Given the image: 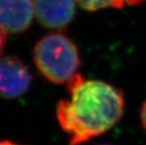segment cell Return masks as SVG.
Here are the masks:
<instances>
[{"mask_svg":"<svg viewBox=\"0 0 146 145\" xmlns=\"http://www.w3.org/2000/svg\"><path fill=\"white\" fill-rule=\"evenodd\" d=\"M33 60L40 73L54 84H66L77 73L80 65L78 49L69 37L49 33L37 42Z\"/></svg>","mask_w":146,"mask_h":145,"instance_id":"obj_2","label":"cell"},{"mask_svg":"<svg viewBox=\"0 0 146 145\" xmlns=\"http://www.w3.org/2000/svg\"><path fill=\"white\" fill-rule=\"evenodd\" d=\"M99 145H110V144H99Z\"/></svg>","mask_w":146,"mask_h":145,"instance_id":"obj_11","label":"cell"},{"mask_svg":"<svg viewBox=\"0 0 146 145\" xmlns=\"http://www.w3.org/2000/svg\"><path fill=\"white\" fill-rule=\"evenodd\" d=\"M34 12L33 0H0V28L11 34L27 31Z\"/></svg>","mask_w":146,"mask_h":145,"instance_id":"obj_5","label":"cell"},{"mask_svg":"<svg viewBox=\"0 0 146 145\" xmlns=\"http://www.w3.org/2000/svg\"><path fill=\"white\" fill-rule=\"evenodd\" d=\"M70 95L60 100L56 116L69 137V145H79L114 127L125 112V96L119 88L102 80H86L76 73L66 83Z\"/></svg>","mask_w":146,"mask_h":145,"instance_id":"obj_1","label":"cell"},{"mask_svg":"<svg viewBox=\"0 0 146 145\" xmlns=\"http://www.w3.org/2000/svg\"><path fill=\"white\" fill-rule=\"evenodd\" d=\"M141 122L142 127L146 131V101L143 102L141 109Z\"/></svg>","mask_w":146,"mask_h":145,"instance_id":"obj_7","label":"cell"},{"mask_svg":"<svg viewBox=\"0 0 146 145\" xmlns=\"http://www.w3.org/2000/svg\"><path fill=\"white\" fill-rule=\"evenodd\" d=\"M37 19L50 29H64L76 14V0H33Z\"/></svg>","mask_w":146,"mask_h":145,"instance_id":"obj_4","label":"cell"},{"mask_svg":"<svg viewBox=\"0 0 146 145\" xmlns=\"http://www.w3.org/2000/svg\"><path fill=\"white\" fill-rule=\"evenodd\" d=\"M6 42H7V38H6V32L0 28V58H1V55L4 51Z\"/></svg>","mask_w":146,"mask_h":145,"instance_id":"obj_8","label":"cell"},{"mask_svg":"<svg viewBox=\"0 0 146 145\" xmlns=\"http://www.w3.org/2000/svg\"><path fill=\"white\" fill-rule=\"evenodd\" d=\"M76 2L84 10L89 11H96L108 8L123 9L126 5L125 0H76Z\"/></svg>","mask_w":146,"mask_h":145,"instance_id":"obj_6","label":"cell"},{"mask_svg":"<svg viewBox=\"0 0 146 145\" xmlns=\"http://www.w3.org/2000/svg\"><path fill=\"white\" fill-rule=\"evenodd\" d=\"M31 73L26 64L15 56L0 58V97L16 99L29 91Z\"/></svg>","mask_w":146,"mask_h":145,"instance_id":"obj_3","label":"cell"},{"mask_svg":"<svg viewBox=\"0 0 146 145\" xmlns=\"http://www.w3.org/2000/svg\"><path fill=\"white\" fill-rule=\"evenodd\" d=\"M0 145H19L10 140H0Z\"/></svg>","mask_w":146,"mask_h":145,"instance_id":"obj_10","label":"cell"},{"mask_svg":"<svg viewBox=\"0 0 146 145\" xmlns=\"http://www.w3.org/2000/svg\"><path fill=\"white\" fill-rule=\"evenodd\" d=\"M143 1H145V0H125V4L129 6H136L141 4Z\"/></svg>","mask_w":146,"mask_h":145,"instance_id":"obj_9","label":"cell"}]
</instances>
